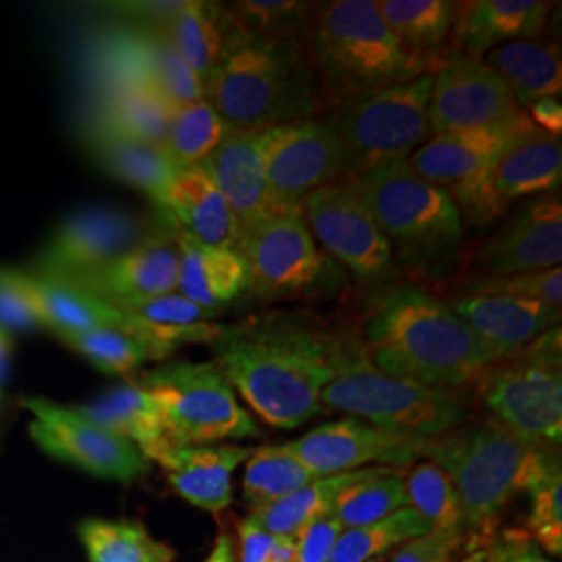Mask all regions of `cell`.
I'll return each instance as SVG.
<instances>
[{
  "mask_svg": "<svg viewBox=\"0 0 562 562\" xmlns=\"http://www.w3.org/2000/svg\"><path fill=\"white\" fill-rule=\"evenodd\" d=\"M341 338L294 315H265L223 325L213 362L255 415L276 429H296L323 413Z\"/></svg>",
  "mask_w": 562,
  "mask_h": 562,
  "instance_id": "obj_1",
  "label": "cell"
},
{
  "mask_svg": "<svg viewBox=\"0 0 562 562\" xmlns=\"http://www.w3.org/2000/svg\"><path fill=\"white\" fill-rule=\"evenodd\" d=\"M361 346L378 371L429 387L464 390L494 364L448 302L413 283L383 294L362 325Z\"/></svg>",
  "mask_w": 562,
  "mask_h": 562,
  "instance_id": "obj_2",
  "label": "cell"
},
{
  "mask_svg": "<svg viewBox=\"0 0 562 562\" xmlns=\"http://www.w3.org/2000/svg\"><path fill=\"white\" fill-rule=\"evenodd\" d=\"M554 448L529 442L492 417L469 419L423 442L422 459L450 475L461 501L464 542L494 546L504 510L552 461Z\"/></svg>",
  "mask_w": 562,
  "mask_h": 562,
  "instance_id": "obj_3",
  "label": "cell"
},
{
  "mask_svg": "<svg viewBox=\"0 0 562 562\" xmlns=\"http://www.w3.org/2000/svg\"><path fill=\"white\" fill-rule=\"evenodd\" d=\"M301 44L322 109L429 74L402 50L378 0L317 2Z\"/></svg>",
  "mask_w": 562,
  "mask_h": 562,
  "instance_id": "obj_4",
  "label": "cell"
},
{
  "mask_svg": "<svg viewBox=\"0 0 562 562\" xmlns=\"http://www.w3.org/2000/svg\"><path fill=\"white\" fill-rule=\"evenodd\" d=\"M204 101L241 130L308 120L322 109L301 42L252 41L234 27L222 63L204 83Z\"/></svg>",
  "mask_w": 562,
  "mask_h": 562,
  "instance_id": "obj_5",
  "label": "cell"
},
{
  "mask_svg": "<svg viewBox=\"0 0 562 562\" xmlns=\"http://www.w3.org/2000/svg\"><path fill=\"white\" fill-rule=\"evenodd\" d=\"M355 183L392 248L396 267L442 271L462 244V217L440 186L419 178L408 159L383 162Z\"/></svg>",
  "mask_w": 562,
  "mask_h": 562,
  "instance_id": "obj_6",
  "label": "cell"
},
{
  "mask_svg": "<svg viewBox=\"0 0 562 562\" xmlns=\"http://www.w3.org/2000/svg\"><path fill=\"white\" fill-rule=\"evenodd\" d=\"M322 406L417 440L438 438L473 417L464 390L385 375L364 357L361 340L341 341L336 373L323 387Z\"/></svg>",
  "mask_w": 562,
  "mask_h": 562,
  "instance_id": "obj_7",
  "label": "cell"
},
{
  "mask_svg": "<svg viewBox=\"0 0 562 562\" xmlns=\"http://www.w3.org/2000/svg\"><path fill=\"white\" fill-rule=\"evenodd\" d=\"M434 74L336 102L322 120L346 150V180L383 162L408 159L431 138L427 106Z\"/></svg>",
  "mask_w": 562,
  "mask_h": 562,
  "instance_id": "obj_8",
  "label": "cell"
},
{
  "mask_svg": "<svg viewBox=\"0 0 562 562\" xmlns=\"http://www.w3.org/2000/svg\"><path fill=\"white\" fill-rule=\"evenodd\" d=\"M561 325H557L521 352L490 364L473 382L487 417L529 442L561 446Z\"/></svg>",
  "mask_w": 562,
  "mask_h": 562,
  "instance_id": "obj_9",
  "label": "cell"
},
{
  "mask_svg": "<svg viewBox=\"0 0 562 562\" xmlns=\"http://www.w3.org/2000/svg\"><path fill=\"white\" fill-rule=\"evenodd\" d=\"M236 250L250 269L248 292L262 301H294L329 292L340 269L313 238L301 209H269L241 223Z\"/></svg>",
  "mask_w": 562,
  "mask_h": 562,
  "instance_id": "obj_10",
  "label": "cell"
},
{
  "mask_svg": "<svg viewBox=\"0 0 562 562\" xmlns=\"http://www.w3.org/2000/svg\"><path fill=\"white\" fill-rule=\"evenodd\" d=\"M144 387L161 408L176 446H206L259 438L261 429L241 408L234 387L213 361H171L142 373Z\"/></svg>",
  "mask_w": 562,
  "mask_h": 562,
  "instance_id": "obj_11",
  "label": "cell"
},
{
  "mask_svg": "<svg viewBox=\"0 0 562 562\" xmlns=\"http://www.w3.org/2000/svg\"><path fill=\"white\" fill-rule=\"evenodd\" d=\"M561 180V138L531 123L506 142L477 176L448 190V194L461 217L483 227L501 220L515 202L559 192Z\"/></svg>",
  "mask_w": 562,
  "mask_h": 562,
  "instance_id": "obj_12",
  "label": "cell"
},
{
  "mask_svg": "<svg viewBox=\"0 0 562 562\" xmlns=\"http://www.w3.org/2000/svg\"><path fill=\"white\" fill-rule=\"evenodd\" d=\"M317 246L364 285L392 283L398 267L382 229L352 180H338L311 192L301 204Z\"/></svg>",
  "mask_w": 562,
  "mask_h": 562,
  "instance_id": "obj_13",
  "label": "cell"
},
{
  "mask_svg": "<svg viewBox=\"0 0 562 562\" xmlns=\"http://www.w3.org/2000/svg\"><path fill=\"white\" fill-rule=\"evenodd\" d=\"M261 142L271 209H301L311 192L346 180V150L322 117L267 127Z\"/></svg>",
  "mask_w": 562,
  "mask_h": 562,
  "instance_id": "obj_14",
  "label": "cell"
},
{
  "mask_svg": "<svg viewBox=\"0 0 562 562\" xmlns=\"http://www.w3.org/2000/svg\"><path fill=\"white\" fill-rule=\"evenodd\" d=\"M23 404L36 415L30 425L32 438L55 459L102 480L123 483L136 482L148 473V461L134 443L83 419L74 408L42 398H25Z\"/></svg>",
  "mask_w": 562,
  "mask_h": 562,
  "instance_id": "obj_15",
  "label": "cell"
},
{
  "mask_svg": "<svg viewBox=\"0 0 562 562\" xmlns=\"http://www.w3.org/2000/svg\"><path fill=\"white\" fill-rule=\"evenodd\" d=\"M148 223L121 209H86L55 232L42 255L46 278L81 283L146 240Z\"/></svg>",
  "mask_w": 562,
  "mask_h": 562,
  "instance_id": "obj_16",
  "label": "cell"
},
{
  "mask_svg": "<svg viewBox=\"0 0 562 562\" xmlns=\"http://www.w3.org/2000/svg\"><path fill=\"white\" fill-rule=\"evenodd\" d=\"M519 113L506 81L483 59L454 57L434 71L427 106L431 136L498 125Z\"/></svg>",
  "mask_w": 562,
  "mask_h": 562,
  "instance_id": "obj_17",
  "label": "cell"
},
{
  "mask_svg": "<svg viewBox=\"0 0 562 562\" xmlns=\"http://www.w3.org/2000/svg\"><path fill=\"white\" fill-rule=\"evenodd\" d=\"M423 442L425 440L385 431L357 417H344L319 425L285 446L315 477H327L359 471L371 462L406 469L422 461Z\"/></svg>",
  "mask_w": 562,
  "mask_h": 562,
  "instance_id": "obj_18",
  "label": "cell"
},
{
  "mask_svg": "<svg viewBox=\"0 0 562 562\" xmlns=\"http://www.w3.org/2000/svg\"><path fill=\"white\" fill-rule=\"evenodd\" d=\"M562 201L559 192L522 201L475 255L480 278L533 273L561 267Z\"/></svg>",
  "mask_w": 562,
  "mask_h": 562,
  "instance_id": "obj_19",
  "label": "cell"
},
{
  "mask_svg": "<svg viewBox=\"0 0 562 562\" xmlns=\"http://www.w3.org/2000/svg\"><path fill=\"white\" fill-rule=\"evenodd\" d=\"M548 0H471L457 4L448 59H483L508 42L540 41L552 13Z\"/></svg>",
  "mask_w": 562,
  "mask_h": 562,
  "instance_id": "obj_20",
  "label": "cell"
},
{
  "mask_svg": "<svg viewBox=\"0 0 562 562\" xmlns=\"http://www.w3.org/2000/svg\"><path fill=\"white\" fill-rule=\"evenodd\" d=\"M446 302L483 341L494 362L521 352L543 331L561 325V306L546 302L464 294Z\"/></svg>",
  "mask_w": 562,
  "mask_h": 562,
  "instance_id": "obj_21",
  "label": "cell"
},
{
  "mask_svg": "<svg viewBox=\"0 0 562 562\" xmlns=\"http://www.w3.org/2000/svg\"><path fill=\"white\" fill-rule=\"evenodd\" d=\"M527 125L531 120L521 111L498 125L436 134L408 157V162L423 180L452 190L477 176L485 162Z\"/></svg>",
  "mask_w": 562,
  "mask_h": 562,
  "instance_id": "obj_22",
  "label": "cell"
},
{
  "mask_svg": "<svg viewBox=\"0 0 562 562\" xmlns=\"http://www.w3.org/2000/svg\"><path fill=\"white\" fill-rule=\"evenodd\" d=\"M252 446H173L155 462L183 501L220 515L234 503V473L250 459Z\"/></svg>",
  "mask_w": 562,
  "mask_h": 562,
  "instance_id": "obj_23",
  "label": "cell"
},
{
  "mask_svg": "<svg viewBox=\"0 0 562 562\" xmlns=\"http://www.w3.org/2000/svg\"><path fill=\"white\" fill-rule=\"evenodd\" d=\"M178 246L171 234H150L146 240L76 283L102 301L125 302L173 294L178 290Z\"/></svg>",
  "mask_w": 562,
  "mask_h": 562,
  "instance_id": "obj_24",
  "label": "cell"
},
{
  "mask_svg": "<svg viewBox=\"0 0 562 562\" xmlns=\"http://www.w3.org/2000/svg\"><path fill=\"white\" fill-rule=\"evenodd\" d=\"M155 204L165 213L167 225L192 240L236 248L238 222L201 165L178 169Z\"/></svg>",
  "mask_w": 562,
  "mask_h": 562,
  "instance_id": "obj_25",
  "label": "cell"
},
{
  "mask_svg": "<svg viewBox=\"0 0 562 562\" xmlns=\"http://www.w3.org/2000/svg\"><path fill=\"white\" fill-rule=\"evenodd\" d=\"M261 134L262 130L229 127L217 148L201 162L232 209L238 227L271 209Z\"/></svg>",
  "mask_w": 562,
  "mask_h": 562,
  "instance_id": "obj_26",
  "label": "cell"
},
{
  "mask_svg": "<svg viewBox=\"0 0 562 562\" xmlns=\"http://www.w3.org/2000/svg\"><path fill=\"white\" fill-rule=\"evenodd\" d=\"M115 306L130 319V336L144 341L157 361L167 359L183 344H213L223 331V325L213 322L217 311L202 308L178 292L115 302Z\"/></svg>",
  "mask_w": 562,
  "mask_h": 562,
  "instance_id": "obj_27",
  "label": "cell"
},
{
  "mask_svg": "<svg viewBox=\"0 0 562 562\" xmlns=\"http://www.w3.org/2000/svg\"><path fill=\"white\" fill-rule=\"evenodd\" d=\"M173 229V227H171ZM178 246V294L209 311L238 301L250 288V269L236 248L209 246L173 229Z\"/></svg>",
  "mask_w": 562,
  "mask_h": 562,
  "instance_id": "obj_28",
  "label": "cell"
},
{
  "mask_svg": "<svg viewBox=\"0 0 562 562\" xmlns=\"http://www.w3.org/2000/svg\"><path fill=\"white\" fill-rule=\"evenodd\" d=\"M80 417L134 443L146 461H157L173 448L155 398L138 383H125L101 398L74 408Z\"/></svg>",
  "mask_w": 562,
  "mask_h": 562,
  "instance_id": "obj_29",
  "label": "cell"
},
{
  "mask_svg": "<svg viewBox=\"0 0 562 562\" xmlns=\"http://www.w3.org/2000/svg\"><path fill=\"white\" fill-rule=\"evenodd\" d=\"M457 4L452 0H378L380 15L402 50L425 65L429 74L448 60L446 46L457 20Z\"/></svg>",
  "mask_w": 562,
  "mask_h": 562,
  "instance_id": "obj_30",
  "label": "cell"
},
{
  "mask_svg": "<svg viewBox=\"0 0 562 562\" xmlns=\"http://www.w3.org/2000/svg\"><path fill=\"white\" fill-rule=\"evenodd\" d=\"M25 283L42 322L59 338L102 327L130 334V319L120 306L102 301L76 283L46 276H25Z\"/></svg>",
  "mask_w": 562,
  "mask_h": 562,
  "instance_id": "obj_31",
  "label": "cell"
},
{
  "mask_svg": "<svg viewBox=\"0 0 562 562\" xmlns=\"http://www.w3.org/2000/svg\"><path fill=\"white\" fill-rule=\"evenodd\" d=\"M162 36L180 53L181 59L199 76L202 86L222 63L232 36V21L225 4L188 0L180 9L157 25Z\"/></svg>",
  "mask_w": 562,
  "mask_h": 562,
  "instance_id": "obj_32",
  "label": "cell"
},
{
  "mask_svg": "<svg viewBox=\"0 0 562 562\" xmlns=\"http://www.w3.org/2000/svg\"><path fill=\"white\" fill-rule=\"evenodd\" d=\"M483 60L506 81L521 111L542 99L561 97V44L557 42H508L490 50Z\"/></svg>",
  "mask_w": 562,
  "mask_h": 562,
  "instance_id": "obj_33",
  "label": "cell"
},
{
  "mask_svg": "<svg viewBox=\"0 0 562 562\" xmlns=\"http://www.w3.org/2000/svg\"><path fill=\"white\" fill-rule=\"evenodd\" d=\"M92 150L111 176L138 188L153 202L159 201L173 173L178 171L159 144L127 138L104 127L94 134Z\"/></svg>",
  "mask_w": 562,
  "mask_h": 562,
  "instance_id": "obj_34",
  "label": "cell"
},
{
  "mask_svg": "<svg viewBox=\"0 0 562 562\" xmlns=\"http://www.w3.org/2000/svg\"><path fill=\"white\" fill-rule=\"evenodd\" d=\"M125 42L138 60L146 83L176 113L204 99V86L199 76L181 59L180 53L162 36L161 30L150 27L132 34Z\"/></svg>",
  "mask_w": 562,
  "mask_h": 562,
  "instance_id": "obj_35",
  "label": "cell"
},
{
  "mask_svg": "<svg viewBox=\"0 0 562 562\" xmlns=\"http://www.w3.org/2000/svg\"><path fill=\"white\" fill-rule=\"evenodd\" d=\"M406 506L413 508L431 533H438L461 548L464 543V521L461 501L450 475L436 462L422 461L404 471Z\"/></svg>",
  "mask_w": 562,
  "mask_h": 562,
  "instance_id": "obj_36",
  "label": "cell"
},
{
  "mask_svg": "<svg viewBox=\"0 0 562 562\" xmlns=\"http://www.w3.org/2000/svg\"><path fill=\"white\" fill-rule=\"evenodd\" d=\"M364 469L317 477L281 501L250 508L252 510L250 515L261 522L271 536L296 538V533L304 525L319 519L331 510V504L338 498V494H341L348 485L359 482Z\"/></svg>",
  "mask_w": 562,
  "mask_h": 562,
  "instance_id": "obj_37",
  "label": "cell"
},
{
  "mask_svg": "<svg viewBox=\"0 0 562 562\" xmlns=\"http://www.w3.org/2000/svg\"><path fill=\"white\" fill-rule=\"evenodd\" d=\"M176 111L146 81L115 83L104 104V130L162 146Z\"/></svg>",
  "mask_w": 562,
  "mask_h": 562,
  "instance_id": "obj_38",
  "label": "cell"
},
{
  "mask_svg": "<svg viewBox=\"0 0 562 562\" xmlns=\"http://www.w3.org/2000/svg\"><path fill=\"white\" fill-rule=\"evenodd\" d=\"M406 506L404 469L367 467L359 482L348 485L331 504V515L344 529L382 521Z\"/></svg>",
  "mask_w": 562,
  "mask_h": 562,
  "instance_id": "obj_39",
  "label": "cell"
},
{
  "mask_svg": "<svg viewBox=\"0 0 562 562\" xmlns=\"http://www.w3.org/2000/svg\"><path fill=\"white\" fill-rule=\"evenodd\" d=\"M313 480L317 477L288 450L285 443L261 446L255 448L246 461L241 498L250 504V508H257L290 496Z\"/></svg>",
  "mask_w": 562,
  "mask_h": 562,
  "instance_id": "obj_40",
  "label": "cell"
},
{
  "mask_svg": "<svg viewBox=\"0 0 562 562\" xmlns=\"http://www.w3.org/2000/svg\"><path fill=\"white\" fill-rule=\"evenodd\" d=\"M81 542L90 562H173L176 550L148 536L140 522H81Z\"/></svg>",
  "mask_w": 562,
  "mask_h": 562,
  "instance_id": "obj_41",
  "label": "cell"
},
{
  "mask_svg": "<svg viewBox=\"0 0 562 562\" xmlns=\"http://www.w3.org/2000/svg\"><path fill=\"white\" fill-rule=\"evenodd\" d=\"M317 2L238 0L225 4L232 27L252 41L301 42Z\"/></svg>",
  "mask_w": 562,
  "mask_h": 562,
  "instance_id": "obj_42",
  "label": "cell"
},
{
  "mask_svg": "<svg viewBox=\"0 0 562 562\" xmlns=\"http://www.w3.org/2000/svg\"><path fill=\"white\" fill-rule=\"evenodd\" d=\"M227 130L215 106L202 99L173 115L161 148L176 169L196 167L217 148Z\"/></svg>",
  "mask_w": 562,
  "mask_h": 562,
  "instance_id": "obj_43",
  "label": "cell"
},
{
  "mask_svg": "<svg viewBox=\"0 0 562 562\" xmlns=\"http://www.w3.org/2000/svg\"><path fill=\"white\" fill-rule=\"evenodd\" d=\"M425 533H429V525L413 508L404 506L382 521L357 529H344L327 562L371 561Z\"/></svg>",
  "mask_w": 562,
  "mask_h": 562,
  "instance_id": "obj_44",
  "label": "cell"
},
{
  "mask_svg": "<svg viewBox=\"0 0 562 562\" xmlns=\"http://www.w3.org/2000/svg\"><path fill=\"white\" fill-rule=\"evenodd\" d=\"M531 508L525 536L550 557H562V471L554 457L527 490Z\"/></svg>",
  "mask_w": 562,
  "mask_h": 562,
  "instance_id": "obj_45",
  "label": "cell"
},
{
  "mask_svg": "<svg viewBox=\"0 0 562 562\" xmlns=\"http://www.w3.org/2000/svg\"><path fill=\"white\" fill-rule=\"evenodd\" d=\"M60 340L109 375L127 378L144 362L157 361L144 341L111 327L65 336Z\"/></svg>",
  "mask_w": 562,
  "mask_h": 562,
  "instance_id": "obj_46",
  "label": "cell"
},
{
  "mask_svg": "<svg viewBox=\"0 0 562 562\" xmlns=\"http://www.w3.org/2000/svg\"><path fill=\"white\" fill-rule=\"evenodd\" d=\"M464 296H501V299H522L540 301L552 306L562 304V269H546L533 273H515L498 278H477L464 290Z\"/></svg>",
  "mask_w": 562,
  "mask_h": 562,
  "instance_id": "obj_47",
  "label": "cell"
},
{
  "mask_svg": "<svg viewBox=\"0 0 562 562\" xmlns=\"http://www.w3.org/2000/svg\"><path fill=\"white\" fill-rule=\"evenodd\" d=\"M46 327L30 296L25 276L0 269V329L7 334H30Z\"/></svg>",
  "mask_w": 562,
  "mask_h": 562,
  "instance_id": "obj_48",
  "label": "cell"
},
{
  "mask_svg": "<svg viewBox=\"0 0 562 562\" xmlns=\"http://www.w3.org/2000/svg\"><path fill=\"white\" fill-rule=\"evenodd\" d=\"M341 531H344L341 522L331 513L304 525L294 538L299 562L329 561Z\"/></svg>",
  "mask_w": 562,
  "mask_h": 562,
  "instance_id": "obj_49",
  "label": "cell"
},
{
  "mask_svg": "<svg viewBox=\"0 0 562 562\" xmlns=\"http://www.w3.org/2000/svg\"><path fill=\"white\" fill-rule=\"evenodd\" d=\"M457 543L429 531L415 540L396 546L390 554V562H457Z\"/></svg>",
  "mask_w": 562,
  "mask_h": 562,
  "instance_id": "obj_50",
  "label": "cell"
},
{
  "mask_svg": "<svg viewBox=\"0 0 562 562\" xmlns=\"http://www.w3.org/2000/svg\"><path fill=\"white\" fill-rule=\"evenodd\" d=\"M278 538L271 536L252 515L240 521L238 562H271Z\"/></svg>",
  "mask_w": 562,
  "mask_h": 562,
  "instance_id": "obj_51",
  "label": "cell"
},
{
  "mask_svg": "<svg viewBox=\"0 0 562 562\" xmlns=\"http://www.w3.org/2000/svg\"><path fill=\"white\" fill-rule=\"evenodd\" d=\"M501 562H552L542 550L531 542L525 531H506L503 540L494 543Z\"/></svg>",
  "mask_w": 562,
  "mask_h": 562,
  "instance_id": "obj_52",
  "label": "cell"
},
{
  "mask_svg": "<svg viewBox=\"0 0 562 562\" xmlns=\"http://www.w3.org/2000/svg\"><path fill=\"white\" fill-rule=\"evenodd\" d=\"M531 123L550 136L561 138L562 132V104L559 99H542L531 104L527 111Z\"/></svg>",
  "mask_w": 562,
  "mask_h": 562,
  "instance_id": "obj_53",
  "label": "cell"
},
{
  "mask_svg": "<svg viewBox=\"0 0 562 562\" xmlns=\"http://www.w3.org/2000/svg\"><path fill=\"white\" fill-rule=\"evenodd\" d=\"M204 562H238L236 550H234V542H232V538L227 533H222L215 540V546H213L211 554L206 557Z\"/></svg>",
  "mask_w": 562,
  "mask_h": 562,
  "instance_id": "obj_54",
  "label": "cell"
},
{
  "mask_svg": "<svg viewBox=\"0 0 562 562\" xmlns=\"http://www.w3.org/2000/svg\"><path fill=\"white\" fill-rule=\"evenodd\" d=\"M9 367H11V338L7 331L0 329V385L9 378Z\"/></svg>",
  "mask_w": 562,
  "mask_h": 562,
  "instance_id": "obj_55",
  "label": "cell"
},
{
  "mask_svg": "<svg viewBox=\"0 0 562 562\" xmlns=\"http://www.w3.org/2000/svg\"><path fill=\"white\" fill-rule=\"evenodd\" d=\"M485 562H501L498 561V552H496L494 546L490 548V552H487V557H485Z\"/></svg>",
  "mask_w": 562,
  "mask_h": 562,
  "instance_id": "obj_56",
  "label": "cell"
},
{
  "mask_svg": "<svg viewBox=\"0 0 562 562\" xmlns=\"http://www.w3.org/2000/svg\"><path fill=\"white\" fill-rule=\"evenodd\" d=\"M367 562H383V557H378V559H371V561Z\"/></svg>",
  "mask_w": 562,
  "mask_h": 562,
  "instance_id": "obj_57",
  "label": "cell"
},
{
  "mask_svg": "<svg viewBox=\"0 0 562 562\" xmlns=\"http://www.w3.org/2000/svg\"><path fill=\"white\" fill-rule=\"evenodd\" d=\"M292 562H299V561H292Z\"/></svg>",
  "mask_w": 562,
  "mask_h": 562,
  "instance_id": "obj_58",
  "label": "cell"
}]
</instances>
